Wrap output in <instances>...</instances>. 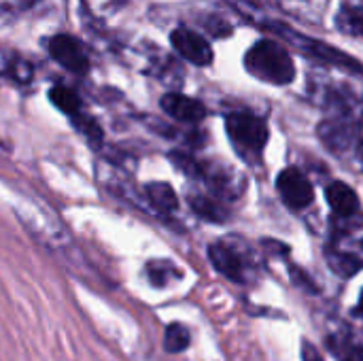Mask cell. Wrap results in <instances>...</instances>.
<instances>
[{"label": "cell", "instance_id": "10", "mask_svg": "<svg viewBox=\"0 0 363 361\" xmlns=\"http://www.w3.org/2000/svg\"><path fill=\"white\" fill-rule=\"evenodd\" d=\"M328 266L332 268L334 274L342 279L355 277L363 268V260H359L353 253H342V251H328Z\"/></svg>", "mask_w": 363, "mask_h": 361}, {"label": "cell", "instance_id": "14", "mask_svg": "<svg viewBox=\"0 0 363 361\" xmlns=\"http://www.w3.org/2000/svg\"><path fill=\"white\" fill-rule=\"evenodd\" d=\"M70 119H72L74 128H77L91 145H100V143H102L104 134H102L100 123H98L94 117H89L87 113H79V115H74V117H70Z\"/></svg>", "mask_w": 363, "mask_h": 361}, {"label": "cell", "instance_id": "7", "mask_svg": "<svg viewBox=\"0 0 363 361\" xmlns=\"http://www.w3.org/2000/svg\"><path fill=\"white\" fill-rule=\"evenodd\" d=\"M208 260L215 266V270L219 274H223L225 279L236 281V283L242 281V264L236 257V253L232 249H228L225 245H221V243L211 245L208 247Z\"/></svg>", "mask_w": 363, "mask_h": 361}, {"label": "cell", "instance_id": "12", "mask_svg": "<svg viewBox=\"0 0 363 361\" xmlns=\"http://www.w3.org/2000/svg\"><path fill=\"white\" fill-rule=\"evenodd\" d=\"M49 100L68 117H74L81 113V98L74 89L66 87V85H55L49 89Z\"/></svg>", "mask_w": 363, "mask_h": 361}, {"label": "cell", "instance_id": "13", "mask_svg": "<svg viewBox=\"0 0 363 361\" xmlns=\"http://www.w3.org/2000/svg\"><path fill=\"white\" fill-rule=\"evenodd\" d=\"M191 343V334L185 326L181 323H172L166 328V334H164V349L168 353H183Z\"/></svg>", "mask_w": 363, "mask_h": 361}, {"label": "cell", "instance_id": "11", "mask_svg": "<svg viewBox=\"0 0 363 361\" xmlns=\"http://www.w3.org/2000/svg\"><path fill=\"white\" fill-rule=\"evenodd\" d=\"M0 74H6L17 83H28L34 72H32V66L19 55L0 51Z\"/></svg>", "mask_w": 363, "mask_h": 361}, {"label": "cell", "instance_id": "18", "mask_svg": "<svg viewBox=\"0 0 363 361\" xmlns=\"http://www.w3.org/2000/svg\"><path fill=\"white\" fill-rule=\"evenodd\" d=\"M359 306H362V313H363V291H362V298H359Z\"/></svg>", "mask_w": 363, "mask_h": 361}, {"label": "cell", "instance_id": "1", "mask_svg": "<svg viewBox=\"0 0 363 361\" xmlns=\"http://www.w3.org/2000/svg\"><path fill=\"white\" fill-rule=\"evenodd\" d=\"M245 66L253 77L274 85H287L296 77L291 55L274 40L255 43L245 55Z\"/></svg>", "mask_w": 363, "mask_h": 361}, {"label": "cell", "instance_id": "2", "mask_svg": "<svg viewBox=\"0 0 363 361\" xmlns=\"http://www.w3.org/2000/svg\"><path fill=\"white\" fill-rule=\"evenodd\" d=\"M225 130L240 153H259L268 143V126L251 113H232L225 119Z\"/></svg>", "mask_w": 363, "mask_h": 361}, {"label": "cell", "instance_id": "16", "mask_svg": "<svg viewBox=\"0 0 363 361\" xmlns=\"http://www.w3.org/2000/svg\"><path fill=\"white\" fill-rule=\"evenodd\" d=\"M170 160H172L174 166H179L185 174H189V177H200V166H198L191 157H187V155H183V153H170Z\"/></svg>", "mask_w": 363, "mask_h": 361}, {"label": "cell", "instance_id": "3", "mask_svg": "<svg viewBox=\"0 0 363 361\" xmlns=\"http://www.w3.org/2000/svg\"><path fill=\"white\" fill-rule=\"evenodd\" d=\"M45 49L49 55L74 74H85L89 70V55L83 43L70 34H55L45 38Z\"/></svg>", "mask_w": 363, "mask_h": 361}, {"label": "cell", "instance_id": "4", "mask_svg": "<svg viewBox=\"0 0 363 361\" xmlns=\"http://www.w3.org/2000/svg\"><path fill=\"white\" fill-rule=\"evenodd\" d=\"M277 187H279L283 202L291 211H304L315 200V191H313L311 181L296 168H285L277 179Z\"/></svg>", "mask_w": 363, "mask_h": 361}, {"label": "cell", "instance_id": "15", "mask_svg": "<svg viewBox=\"0 0 363 361\" xmlns=\"http://www.w3.org/2000/svg\"><path fill=\"white\" fill-rule=\"evenodd\" d=\"M191 209L204 217V219H211V221H223V213L219 211V206L215 202H211L208 198H191Z\"/></svg>", "mask_w": 363, "mask_h": 361}, {"label": "cell", "instance_id": "9", "mask_svg": "<svg viewBox=\"0 0 363 361\" xmlns=\"http://www.w3.org/2000/svg\"><path fill=\"white\" fill-rule=\"evenodd\" d=\"M147 198H149L151 206L164 215L174 213L179 209V198L168 183H149L147 185Z\"/></svg>", "mask_w": 363, "mask_h": 361}, {"label": "cell", "instance_id": "5", "mask_svg": "<svg viewBox=\"0 0 363 361\" xmlns=\"http://www.w3.org/2000/svg\"><path fill=\"white\" fill-rule=\"evenodd\" d=\"M170 43L179 55H183L187 62L196 66H208L213 62V49L206 43V38L189 28H177L170 34Z\"/></svg>", "mask_w": 363, "mask_h": 361}, {"label": "cell", "instance_id": "17", "mask_svg": "<svg viewBox=\"0 0 363 361\" xmlns=\"http://www.w3.org/2000/svg\"><path fill=\"white\" fill-rule=\"evenodd\" d=\"M302 360L304 361H323L321 353L317 351V347H313L311 343H302Z\"/></svg>", "mask_w": 363, "mask_h": 361}, {"label": "cell", "instance_id": "20", "mask_svg": "<svg viewBox=\"0 0 363 361\" xmlns=\"http://www.w3.org/2000/svg\"><path fill=\"white\" fill-rule=\"evenodd\" d=\"M362 247H363V240H362Z\"/></svg>", "mask_w": 363, "mask_h": 361}, {"label": "cell", "instance_id": "6", "mask_svg": "<svg viewBox=\"0 0 363 361\" xmlns=\"http://www.w3.org/2000/svg\"><path fill=\"white\" fill-rule=\"evenodd\" d=\"M160 104L166 115H170L172 119L183 121V123H196L206 117L204 104L200 100L183 96V94H166L160 100Z\"/></svg>", "mask_w": 363, "mask_h": 361}, {"label": "cell", "instance_id": "19", "mask_svg": "<svg viewBox=\"0 0 363 361\" xmlns=\"http://www.w3.org/2000/svg\"><path fill=\"white\" fill-rule=\"evenodd\" d=\"M359 26H362V32H363V15L359 17Z\"/></svg>", "mask_w": 363, "mask_h": 361}, {"label": "cell", "instance_id": "8", "mask_svg": "<svg viewBox=\"0 0 363 361\" xmlns=\"http://www.w3.org/2000/svg\"><path fill=\"white\" fill-rule=\"evenodd\" d=\"M325 198H328L330 206L334 209V213H338L342 217H351L359 211V198L353 191V187H349L347 183H340V181L330 183L325 189Z\"/></svg>", "mask_w": 363, "mask_h": 361}]
</instances>
